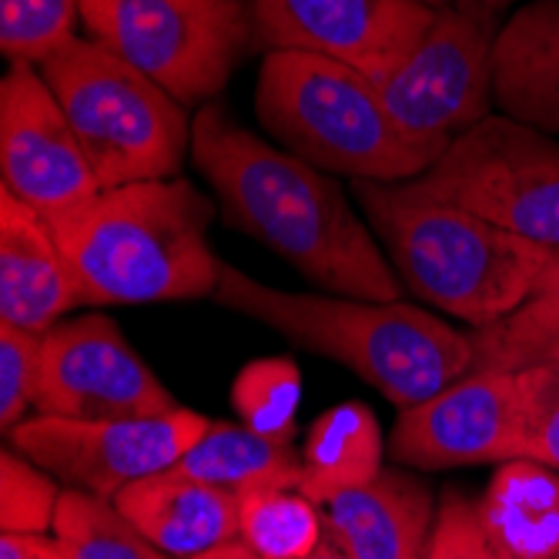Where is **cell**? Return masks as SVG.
Returning a JSON list of instances; mask_svg holds the SVG:
<instances>
[{"label":"cell","instance_id":"cell-1","mask_svg":"<svg viewBox=\"0 0 559 559\" xmlns=\"http://www.w3.org/2000/svg\"><path fill=\"white\" fill-rule=\"evenodd\" d=\"M191 162L212 185L228 228L255 238L319 292L402 301V282L342 185L205 105L191 128Z\"/></svg>","mask_w":559,"mask_h":559},{"label":"cell","instance_id":"cell-2","mask_svg":"<svg viewBox=\"0 0 559 559\" xmlns=\"http://www.w3.org/2000/svg\"><path fill=\"white\" fill-rule=\"evenodd\" d=\"M212 218V201L178 175L97 191L47 222L81 309H111L212 298L225 269L209 238Z\"/></svg>","mask_w":559,"mask_h":559},{"label":"cell","instance_id":"cell-3","mask_svg":"<svg viewBox=\"0 0 559 559\" xmlns=\"http://www.w3.org/2000/svg\"><path fill=\"white\" fill-rule=\"evenodd\" d=\"M212 301L355 372L399 409L473 372V335L409 301L285 292L235 265L222 269Z\"/></svg>","mask_w":559,"mask_h":559},{"label":"cell","instance_id":"cell-4","mask_svg":"<svg viewBox=\"0 0 559 559\" xmlns=\"http://www.w3.org/2000/svg\"><path fill=\"white\" fill-rule=\"evenodd\" d=\"M399 282L429 309L486 329L533 295L549 251L429 194L419 181H352Z\"/></svg>","mask_w":559,"mask_h":559},{"label":"cell","instance_id":"cell-5","mask_svg":"<svg viewBox=\"0 0 559 559\" xmlns=\"http://www.w3.org/2000/svg\"><path fill=\"white\" fill-rule=\"evenodd\" d=\"M255 115L288 155L325 175L399 185L423 178L439 162V151L392 121L369 74L332 58L269 50Z\"/></svg>","mask_w":559,"mask_h":559},{"label":"cell","instance_id":"cell-6","mask_svg":"<svg viewBox=\"0 0 559 559\" xmlns=\"http://www.w3.org/2000/svg\"><path fill=\"white\" fill-rule=\"evenodd\" d=\"M40 74L61 100L100 191L178 178L194 121L165 87L91 37L64 44Z\"/></svg>","mask_w":559,"mask_h":559},{"label":"cell","instance_id":"cell-7","mask_svg":"<svg viewBox=\"0 0 559 559\" xmlns=\"http://www.w3.org/2000/svg\"><path fill=\"white\" fill-rule=\"evenodd\" d=\"M81 24L185 108L218 97L259 34L251 0H81Z\"/></svg>","mask_w":559,"mask_h":559},{"label":"cell","instance_id":"cell-8","mask_svg":"<svg viewBox=\"0 0 559 559\" xmlns=\"http://www.w3.org/2000/svg\"><path fill=\"white\" fill-rule=\"evenodd\" d=\"M496 228L559 248V141L510 115H489L416 178Z\"/></svg>","mask_w":559,"mask_h":559},{"label":"cell","instance_id":"cell-9","mask_svg":"<svg viewBox=\"0 0 559 559\" xmlns=\"http://www.w3.org/2000/svg\"><path fill=\"white\" fill-rule=\"evenodd\" d=\"M496 14L445 4L429 31L379 84L382 105L413 141L442 151L473 131L496 105Z\"/></svg>","mask_w":559,"mask_h":559},{"label":"cell","instance_id":"cell-10","mask_svg":"<svg viewBox=\"0 0 559 559\" xmlns=\"http://www.w3.org/2000/svg\"><path fill=\"white\" fill-rule=\"evenodd\" d=\"M205 429V416L178 405L165 416L105 423L31 416L8 436V442L64 489L115 502L128 486L175 469Z\"/></svg>","mask_w":559,"mask_h":559},{"label":"cell","instance_id":"cell-11","mask_svg":"<svg viewBox=\"0 0 559 559\" xmlns=\"http://www.w3.org/2000/svg\"><path fill=\"white\" fill-rule=\"evenodd\" d=\"M175 409L168 385L144 366L105 312H84L44 332L37 416L105 423Z\"/></svg>","mask_w":559,"mask_h":559},{"label":"cell","instance_id":"cell-12","mask_svg":"<svg viewBox=\"0 0 559 559\" xmlns=\"http://www.w3.org/2000/svg\"><path fill=\"white\" fill-rule=\"evenodd\" d=\"M520 439V379L516 372L473 369L402 409L389 455L402 469H463L516 460Z\"/></svg>","mask_w":559,"mask_h":559},{"label":"cell","instance_id":"cell-13","mask_svg":"<svg viewBox=\"0 0 559 559\" xmlns=\"http://www.w3.org/2000/svg\"><path fill=\"white\" fill-rule=\"evenodd\" d=\"M0 171L4 188L58 218L100 191L84 147L37 64H11L0 84Z\"/></svg>","mask_w":559,"mask_h":559},{"label":"cell","instance_id":"cell-14","mask_svg":"<svg viewBox=\"0 0 559 559\" xmlns=\"http://www.w3.org/2000/svg\"><path fill=\"white\" fill-rule=\"evenodd\" d=\"M255 31L272 50L342 61L382 81L429 31L426 0H251Z\"/></svg>","mask_w":559,"mask_h":559},{"label":"cell","instance_id":"cell-15","mask_svg":"<svg viewBox=\"0 0 559 559\" xmlns=\"http://www.w3.org/2000/svg\"><path fill=\"white\" fill-rule=\"evenodd\" d=\"M78 288L50 222L0 191V322L50 332L78 309Z\"/></svg>","mask_w":559,"mask_h":559},{"label":"cell","instance_id":"cell-16","mask_svg":"<svg viewBox=\"0 0 559 559\" xmlns=\"http://www.w3.org/2000/svg\"><path fill=\"white\" fill-rule=\"evenodd\" d=\"M322 510L329 533L355 559H423L439 506L409 469H382L369 486L329 499Z\"/></svg>","mask_w":559,"mask_h":559},{"label":"cell","instance_id":"cell-17","mask_svg":"<svg viewBox=\"0 0 559 559\" xmlns=\"http://www.w3.org/2000/svg\"><path fill=\"white\" fill-rule=\"evenodd\" d=\"M115 506L171 559H191L241 536V499L181 469L128 486Z\"/></svg>","mask_w":559,"mask_h":559},{"label":"cell","instance_id":"cell-18","mask_svg":"<svg viewBox=\"0 0 559 559\" xmlns=\"http://www.w3.org/2000/svg\"><path fill=\"white\" fill-rule=\"evenodd\" d=\"M492 87L502 115L559 134V0H533L502 24Z\"/></svg>","mask_w":559,"mask_h":559},{"label":"cell","instance_id":"cell-19","mask_svg":"<svg viewBox=\"0 0 559 559\" xmlns=\"http://www.w3.org/2000/svg\"><path fill=\"white\" fill-rule=\"evenodd\" d=\"M479 513L513 559H559V469L533 460L499 463Z\"/></svg>","mask_w":559,"mask_h":559},{"label":"cell","instance_id":"cell-20","mask_svg":"<svg viewBox=\"0 0 559 559\" xmlns=\"http://www.w3.org/2000/svg\"><path fill=\"white\" fill-rule=\"evenodd\" d=\"M382 455L385 442L376 413L362 402H338L309 426L298 492L325 506L348 489L369 486L385 469Z\"/></svg>","mask_w":559,"mask_h":559},{"label":"cell","instance_id":"cell-21","mask_svg":"<svg viewBox=\"0 0 559 559\" xmlns=\"http://www.w3.org/2000/svg\"><path fill=\"white\" fill-rule=\"evenodd\" d=\"M175 469L241 499L269 489H298L301 455L292 442H275L241 423H209Z\"/></svg>","mask_w":559,"mask_h":559},{"label":"cell","instance_id":"cell-22","mask_svg":"<svg viewBox=\"0 0 559 559\" xmlns=\"http://www.w3.org/2000/svg\"><path fill=\"white\" fill-rule=\"evenodd\" d=\"M64 559H171L151 543L111 499L64 489L55 520Z\"/></svg>","mask_w":559,"mask_h":559},{"label":"cell","instance_id":"cell-23","mask_svg":"<svg viewBox=\"0 0 559 559\" xmlns=\"http://www.w3.org/2000/svg\"><path fill=\"white\" fill-rule=\"evenodd\" d=\"M329 523L325 510L298 489L241 496V543L262 559H301L319 549Z\"/></svg>","mask_w":559,"mask_h":559},{"label":"cell","instance_id":"cell-24","mask_svg":"<svg viewBox=\"0 0 559 559\" xmlns=\"http://www.w3.org/2000/svg\"><path fill=\"white\" fill-rule=\"evenodd\" d=\"M298 405H301V372L288 355L251 359L231 382V409L238 423L275 442L295 439Z\"/></svg>","mask_w":559,"mask_h":559},{"label":"cell","instance_id":"cell-25","mask_svg":"<svg viewBox=\"0 0 559 559\" xmlns=\"http://www.w3.org/2000/svg\"><path fill=\"white\" fill-rule=\"evenodd\" d=\"M473 369L520 372L559 362V301H523L513 316L473 332Z\"/></svg>","mask_w":559,"mask_h":559},{"label":"cell","instance_id":"cell-26","mask_svg":"<svg viewBox=\"0 0 559 559\" xmlns=\"http://www.w3.org/2000/svg\"><path fill=\"white\" fill-rule=\"evenodd\" d=\"M81 0H0V50L11 64H44L71 44Z\"/></svg>","mask_w":559,"mask_h":559},{"label":"cell","instance_id":"cell-27","mask_svg":"<svg viewBox=\"0 0 559 559\" xmlns=\"http://www.w3.org/2000/svg\"><path fill=\"white\" fill-rule=\"evenodd\" d=\"M64 486L11 442L0 452V533H55Z\"/></svg>","mask_w":559,"mask_h":559},{"label":"cell","instance_id":"cell-28","mask_svg":"<svg viewBox=\"0 0 559 559\" xmlns=\"http://www.w3.org/2000/svg\"><path fill=\"white\" fill-rule=\"evenodd\" d=\"M520 379V439L516 460L559 469V362H536Z\"/></svg>","mask_w":559,"mask_h":559},{"label":"cell","instance_id":"cell-29","mask_svg":"<svg viewBox=\"0 0 559 559\" xmlns=\"http://www.w3.org/2000/svg\"><path fill=\"white\" fill-rule=\"evenodd\" d=\"M40 366L44 335L0 322V429L8 436L37 409Z\"/></svg>","mask_w":559,"mask_h":559},{"label":"cell","instance_id":"cell-30","mask_svg":"<svg viewBox=\"0 0 559 559\" xmlns=\"http://www.w3.org/2000/svg\"><path fill=\"white\" fill-rule=\"evenodd\" d=\"M423 559H513L489 533L479 499L452 489L442 496Z\"/></svg>","mask_w":559,"mask_h":559},{"label":"cell","instance_id":"cell-31","mask_svg":"<svg viewBox=\"0 0 559 559\" xmlns=\"http://www.w3.org/2000/svg\"><path fill=\"white\" fill-rule=\"evenodd\" d=\"M0 559H64L55 533H0Z\"/></svg>","mask_w":559,"mask_h":559},{"label":"cell","instance_id":"cell-32","mask_svg":"<svg viewBox=\"0 0 559 559\" xmlns=\"http://www.w3.org/2000/svg\"><path fill=\"white\" fill-rule=\"evenodd\" d=\"M530 298H536V301H559V248L549 251V259H546V265H543Z\"/></svg>","mask_w":559,"mask_h":559},{"label":"cell","instance_id":"cell-33","mask_svg":"<svg viewBox=\"0 0 559 559\" xmlns=\"http://www.w3.org/2000/svg\"><path fill=\"white\" fill-rule=\"evenodd\" d=\"M191 559H262V556L251 549V546H245L241 539H235V543H225L218 549H209V552L191 556Z\"/></svg>","mask_w":559,"mask_h":559},{"label":"cell","instance_id":"cell-34","mask_svg":"<svg viewBox=\"0 0 559 559\" xmlns=\"http://www.w3.org/2000/svg\"><path fill=\"white\" fill-rule=\"evenodd\" d=\"M301 559H355L332 533H325V539L319 543V549L316 552H309V556H301Z\"/></svg>","mask_w":559,"mask_h":559},{"label":"cell","instance_id":"cell-35","mask_svg":"<svg viewBox=\"0 0 559 559\" xmlns=\"http://www.w3.org/2000/svg\"><path fill=\"white\" fill-rule=\"evenodd\" d=\"M460 4H473V8H483L489 14H499L502 8H510L513 0H460Z\"/></svg>","mask_w":559,"mask_h":559},{"label":"cell","instance_id":"cell-36","mask_svg":"<svg viewBox=\"0 0 559 559\" xmlns=\"http://www.w3.org/2000/svg\"><path fill=\"white\" fill-rule=\"evenodd\" d=\"M429 8H445V4H452V0H426Z\"/></svg>","mask_w":559,"mask_h":559}]
</instances>
